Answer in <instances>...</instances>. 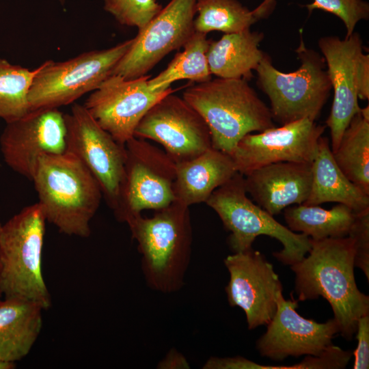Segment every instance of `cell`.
Listing matches in <instances>:
<instances>
[{
    "instance_id": "cell-1",
    "label": "cell",
    "mask_w": 369,
    "mask_h": 369,
    "mask_svg": "<svg viewBox=\"0 0 369 369\" xmlns=\"http://www.w3.org/2000/svg\"><path fill=\"white\" fill-rule=\"evenodd\" d=\"M307 257L291 265L298 301L322 297L330 304L339 333L351 340L358 320L369 314V297L357 288L354 275V247L349 236L310 238Z\"/></svg>"
},
{
    "instance_id": "cell-2",
    "label": "cell",
    "mask_w": 369,
    "mask_h": 369,
    "mask_svg": "<svg viewBox=\"0 0 369 369\" xmlns=\"http://www.w3.org/2000/svg\"><path fill=\"white\" fill-rule=\"evenodd\" d=\"M31 181L46 221L68 236H90V221L102 193L97 180L78 158L67 152L43 155Z\"/></svg>"
},
{
    "instance_id": "cell-3",
    "label": "cell",
    "mask_w": 369,
    "mask_h": 369,
    "mask_svg": "<svg viewBox=\"0 0 369 369\" xmlns=\"http://www.w3.org/2000/svg\"><path fill=\"white\" fill-rule=\"evenodd\" d=\"M125 223L137 243L146 285L161 293L179 291L184 285L191 258L189 207L174 201L155 210L151 217L139 214Z\"/></svg>"
},
{
    "instance_id": "cell-4",
    "label": "cell",
    "mask_w": 369,
    "mask_h": 369,
    "mask_svg": "<svg viewBox=\"0 0 369 369\" xmlns=\"http://www.w3.org/2000/svg\"><path fill=\"white\" fill-rule=\"evenodd\" d=\"M182 97L206 123L212 147L229 155L246 135L275 126L270 108L243 79L197 83Z\"/></svg>"
},
{
    "instance_id": "cell-5",
    "label": "cell",
    "mask_w": 369,
    "mask_h": 369,
    "mask_svg": "<svg viewBox=\"0 0 369 369\" xmlns=\"http://www.w3.org/2000/svg\"><path fill=\"white\" fill-rule=\"evenodd\" d=\"M46 221L38 203L24 207L0 230V286L5 298L51 306L42 273V249Z\"/></svg>"
},
{
    "instance_id": "cell-6",
    "label": "cell",
    "mask_w": 369,
    "mask_h": 369,
    "mask_svg": "<svg viewBox=\"0 0 369 369\" xmlns=\"http://www.w3.org/2000/svg\"><path fill=\"white\" fill-rule=\"evenodd\" d=\"M295 53L301 65L291 72H283L264 54L256 69L257 83L268 96L273 119L282 125L309 118L316 121L332 89L324 57L305 46L302 31Z\"/></svg>"
},
{
    "instance_id": "cell-7",
    "label": "cell",
    "mask_w": 369,
    "mask_h": 369,
    "mask_svg": "<svg viewBox=\"0 0 369 369\" xmlns=\"http://www.w3.org/2000/svg\"><path fill=\"white\" fill-rule=\"evenodd\" d=\"M206 203L231 232L228 243L234 253L252 248L256 238L260 235L274 238L282 244L283 249L273 255L285 265L301 261L310 249V238L307 235L291 231L249 199L244 176L238 172L215 189Z\"/></svg>"
},
{
    "instance_id": "cell-8",
    "label": "cell",
    "mask_w": 369,
    "mask_h": 369,
    "mask_svg": "<svg viewBox=\"0 0 369 369\" xmlns=\"http://www.w3.org/2000/svg\"><path fill=\"white\" fill-rule=\"evenodd\" d=\"M133 38L111 48L84 52L64 62L48 60L39 67L29 92L31 111L58 109L93 92L109 76Z\"/></svg>"
},
{
    "instance_id": "cell-9",
    "label": "cell",
    "mask_w": 369,
    "mask_h": 369,
    "mask_svg": "<svg viewBox=\"0 0 369 369\" xmlns=\"http://www.w3.org/2000/svg\"><path fill=\"white\" fill-rule=\"evenodd\" d=\"M126 160L118 204L113 211L121 222L146 209L163 208L175 201L176 164L165 151L133 137L125 144Z\"/></svg>"
},
{
    "instance_id": "cell-10",
    "label": "cell",
    "mask_w": 369,
    "mask_h": 369,
    "mask_svg": "<svg viewBox=\"0 0 369 369\" xmlns=\"http://www.w3.org/2000/svg\"><path fill=\"white\" fill-rule=\"evenodd\" d=\"M66 151L78 158L101 188L113 212L116 209L126 160L125 145L116 141L93 118L84 105L74 104L64 113Z\"/></svg>"
},
{
    "instance_id": "cell-11",
    "label": "cell",
    "mask_w": 369,
    "mask_h": 369,
    "mask_svg": "<svg viewBox=\"0 0 369 369\" xmlns=\"http://www.w3.org/2000/svg\"><path fill=\"white\" fill-rule=\"evenodd\" d=\"M195 3L196 0H171L138 31L111 75L126 79L146 75L167 54L183 47L195 32Z\"/></svg>"
},
{
    "instance_id": "cell-12",
    "label": "cell",
    "mask_w": 369,
    "mask_h": 369,
    "mask_svg": "<svg viewBox=\"0 0 369 369\" xmlns=\"http://www.w3.org/2000/svg\"><path fill=\"white\" fill-rule=\"evenodd\" d=\"M134 137L158 142L176 164L194 159L212 147L210 133L202 117L174 92L146 112Z\"/></svg>"
},
{
    "instance_id": "cell-13",
    "label": "cell",
    "mask_w": 369,
    "mask_h": 369,
    "mask_svg": "<svg viewBox=\"0 0 369 369\" xmlns=\"http://www.w3.org/2000/svg\"><path fill=\"white\" fill-rule=\"evenodd\" d=\"M150 78L147 74L133 79L111 75L83 105L97 123L120 144L125 145L134 137L139 122L159 100L174 92L171 87L150 90Z\"/></svg>"
},
{
    "instance_id": "cell-14",
    "label": "cell",
    "mask_w": 369,
    "mask_h": 369,
    "mask_svg": "<svg viewBox=\"0 0 369 369\" xmlns=\"http://www.w3.org/2000/svg\"><path fill=\"white\" fill-rule=\"evenodd\" d=\"M325 128L303 118L256 134L249 133L238 141L230 156L236 172L243 176L278 162L312 163Z\"/></svg>"
},
{
    "instance_id": "cell-15",
    "label": "cell",
    "mask_w": 369,
    "mask_h": 369,
    "mask_svg": "<svg viewBox=\"0 0 369 369\" xmlns=\"http://www.w3.org/2000/svg\"><path fill=\"white\" fill-rule=\"evenodd\" d=\"M230 274L225 290L229 305L245 312L249 329L267 325L277 310V295L282 286L273 265L260 251L234 253L224 259Z\"/></svg>"
},
{
    "instance_id": "cell-16",
    "label": "cell",
    "mask_w": 369,
    "mask_h": 369,
    "mask_svg": "<svg viewBox=\"0 0 369 369\" xmlns=\"http://www.w3.org/2000/svg\"><path fill=\"white\" fill-rule=\"evenodd\" d=\"M0 149L7 165L31 180L42 156L66 151L64 113L58 109H38L6 122Z\"/></svg>"
},
{
    "instance_id": "cell-17",
    "label": "cell",
    "mask_w": 369,
    "mask_h": 369,
    "mask_svg": "<svg viewBox=\"0 0 369 369\" xmlns=\"http://www.w3.org/2000/svg\"><path fill=\"white\" fill-rule=\"evenodd\" d=\"M277 310L266 332L256 341L262 357L282 361L288 357L318 355L331 344L339 327L333 318L320 323L299 315L298 300L277 295Z\"/></svg>"
},
{
    "instance_id": "cell-18",
    "label": "cell",
    "mask_w": 369,
    "mask_h": 369,
    "mask_svg": "<svg viewBox=\"0 0 369 369\" xmlns=\"http://www.w3.org/2000/svg\"><path fill=\"white\" fill-rule=\"evenodd\" d=\"M318 47L323 55L333 100L326 120L330 129L331 152H334L353 117L359 111L357 85V67L363 53L361 36L354 31L342 40L336 36L321 37Z\"/></svg>"
},
{
    "instance_id": "cell-19",
    "label": "cell",
    "mask_w": 369,
    "mask_h": 369,
    "mask_svg": "<svg viewBox=\"0 0 369 369\" xmlns=\"http://www.w3.org/2000/svg\"><path fill=\"white\" fill-rule=\"evenodd\" d=\"M312 183L311 163L278 162L244 176L247 193L271 215L308 199Z\"/></svg>"
},
{
    "instance_id": "cell-20",
    "label": "cell",
    "mask_w": 369,
    "mask_h": 369,
    "mask_svg": "<svg viewBox=\"0 0 369 369\" xmlns=\"http://www.w3.org/2000/svg\"><path fill=\"white\" fill-rule=\"evenodd\" d=\"M236 172L231 156L211 147L194 159L176 164L175 201L188 207L206 202Z\"/></svg>"
},
{
    "instance_id": "cell-21",
    "label": "cell",
    "mask_w": 369,
    "mask_h": 369,
    "mask_svg": "<svg viewBox=\"0 0 369 369\" xmlns=\"http://www.w3.org/2000/svg\"><path fill=\"white\" fill-rule=\"evenodd\" d=\"M312 183L305 205L326 202L342 204L355 213L369 208V195L352 182L341 171L331 152L329 139L321 136L311 163Z\"/></svg>"
},
{
    "instance_id": "cell-22",
    "label": "cell",
    "mask_w": 369,
    "mask_h": 369,
    "mask_svg": "<svg viewBox=\"0 0 369 369\" xmlns=\"http://www.w3.org/2000/svg\"><path fill=\"white\" fill-rule=\"evenodd\" d=\"M38 304L16 299H0V359L16 362L26 357L42 327Z\"/></svg>"
},
{
    "instance_id": "cell-23",
    "label": "cell",
    "mask_w": 369,
    "mask_h": 369,
    "mask_svg": "<svg viewBox=\"0 0 369 369\" xmlns=\"http://www.w3.org/2000/svg\"><path fill=\"white\" fill-rule=\"evenodd\" d=\"M264 36L262 32L247 29L210 41L207 59L211 74L249 81L265 54L258 48Z\"/></svg>"
},
{
    "instance_id": "cell-24",
    "label": "cell",
    "mask_w": 369,
    "mask_h": 369,
    "mask_svg": "<svg viewBox=\"0 0 369 369\" xmlns=\"http://www.w3.org/2000/svg\"><path fill=\"white\" fill-rule=\"evenodd\" d=\"M285 221L292 232H299L312 240L347 236L355 213L338 204L329 210L318 205L298 204L284 209Z\"/></svg>"
},
{
    "instance_id": "cell-25",
    "label": "cell",
    "mask_w": 369,
    "mask_h": 369,
    "mask_svg": "<svg viewBox=\"0 0 369 369\" xmlns=\"http://www.w3.org/2000/svg\"><path fill=\"white\" fill-rule=\"evenodd\" d=\"M333 156L343 174L369 195V118L360 111L353 117Z\"/></svg>"
},
{
    "instance_id": "cell-26",
    "label": "cell",
    "mask_w": 369,
    "mask_h": 369,
    "mask_svg": "<svg viewBox=\"0 0 369 369\" xmlns=\"http://www.w3.org/2000/svg\"><path fill=\"white\" fill-rule=\"evenodd\" d=\"M210 40L206 34L195 31L166 68L148 81V88L154 92L164 91L176 81L188 79L202 83L211 79L207 51Z\"/></svg>"
},
{
    "instance_id": "cell-27",
    "label": "cell",
    "mask_w": 369,
    "mask_h": 369,
    "mask_svg": "<svg viewBox=\"0 0 369 369\" xmlns=\"http://www.w3.org/2000/svg\"><path fill=\"white\" fill-rule=\"evenodd\" d=\"M195 10V31L206 34L213 31L238 32L264 18L256 8L251 11L238 0H196Z\"/></svg>"
},
{
    "instance_id": "cell-28",
    "label": "cell",
    "mask_w": 369,
    "mask_h": 369,
    "mask_svg": "<svg viewBox=\"0 0 369 369\" xmlns=\"http://www.w3.org/2000/svg\"><path fill=\"white\" fill-rule=\"evenodd\" d=\"M38 68L29 70L0 58V118L5 122L31 111L28 96Z\"/></svg>"
},
{
    "instance_id": "cell-29",
    "label": "cell",
    "mask_w": 369,
    "mask_h": 369,
    "mask_svg": "<svg viewBox=\"0 0 369 369\" xmlns=\"http://www.w3.org/2000/svg\"><path fill=\"white\" fill-rule=\"evenodd\" d=\"M275 5V0H263L258 5L262 10L271 13ZM305 7L310 13L315 9L329 12L343 22L346 38L351 35L357 23L369 18V3L364 0H313Z\"/></svg>"
},
{
    "instance_id": "cell-30",
    "label": "cell",
    "mask_w": 369,
    "mask_h": 369,
    "mask_svg": "<svg viewBox=\"0 0 369 369\" xmlns=\"http://www.w3.org/2000/svg\"><path fill=\"white\" fill-rule=\"evenodd\" d=\"M104 9L122 25L142 30L162 10L156 0H104Z\"/></svg>"
},
{
    "instance_id": "cell-31",
    "label": "cell",
    "mask_w": 369,
    "mask_h": 369,
    "mask_svg": "<svg viewBox=\"0 0 369 369\" xmlns=\"http://www.w3.org/2000/svg\"><path fill=\"white\" fill-rule=\"evenodd\" d=\"M348 236L354 247V265L360 269L369 280V208L355 213Z\"/></svg>"
},
{
    "instance_id": "cell-32",
    "label": "cell",
    "mask_w": 369,
    "mask_h": 369,
    "mask_svg": "<svg viewBox=\"0 0 369 369\" xmlns=\"http://www.w3.org/2000/svg\"><path fill=\"white\" fill-rule=\"evenodd\" d=\"M352 356V352L331 344L319 355H305L301 362L286 366V369H342L346 367Z\"/></svg>"
},
{
    "instance_id": "cell-33",
    "label": "cell",
    "mask_w": 369,
    "mask_h": 369,
    "mask_svg": "<svg viewBox=\"0 0 369 369\" xmlns=\"http://www.w3.org/2000/svg\"><path fill=\"white\" fill-rule=\"evenodd\" d=\"M356 338L357 346L353 353L355 357L353 369L369 368V314L361 316L357 321Z\"/></svg>"
},
{
    "instance_id": "cell-34",
    "label": "cell",
    "mask_w": 369,
    "mask_h": 369,
    "mask_svg": "<svg viewBox=\"0 0 369 369\" xmlns=\"http://www.w3.org/2000/svg\"><path fill=\"white\" fill-rule=\"evenodd\" d=\"M203 369H282V366H264L241 356L210 357L204 364Z\"/></svg>"
},
{
    "instance_id": "cell-35",
    "label": "cell",
    "mask_w": 369,
    "mask_h": 369,
    "mask_svg": "<svg viewBox=\"0 0 369 369\" xmlns=\"http://www.w3.org/2000/svg\"><path fill=\"white\" fill-rule=\"evenodd\" d=\"M357 85L358 98L369 99V55L361 53L357 67Z\"/></svg>"
},
{
    "instance_id": "cell-36",
    "label": "cell",
    "mask_w": 369,
    "mask_h": 369,
    "mask_svg": "<svg viewBox=\"0 0 369 369\" xmlns=\"http://www.w3.org/2000/svg\"><path fill=\"white\" fill-rule=\"evenodd\" d=\"M156 368L159 369H189L191 366L184 355L173 348L157 364Z\"/></svg>"
},
{
    "instance_id": "cell-37",
    "label": "cell",
    "mask_w": 369,
    "mask_h": 369,
    "mask_svg": "<svg viewBox=\"0 0 369 369\" xmlns=\"http://www.w3.org/2000/svg\"><path fill=\"white\" fill-rule=\"evenodd\" d=\"M16 362L0 359V369H14L16 368Z\"/></svg>"
},
{
    "instance_id": "cell-38",
    "label": "cell",
    "mask_w": 369,
    "mask_h": 369,
    "mask_svg": "<svg viewBox=\"0 0 369 369\" xmlns=\"http://www.w3.org/2000/svg\"><path fill=\"white\" fill-rule=\"evenodd\" d=\"M1 225H2V223H0V230H1ZM0 275H1V260H0ZM1 296H2V292H1V286H0V299H1Z\"/></svg>"
},
{
    "instance_id": "cell-39",
    "label": "cell",
    "mask_w": 369,
    "mask_h": 369,
    "mask_svg": "<svg viewBox=\"0 0 369 369\" xmlns=\"http://www.w3.org/2000/svg\"><path fill=\"white\" fill-rule=\"evenodd\" d=\"M62 3H64V0H59Z\"/></svg>"
}]
</instances>
